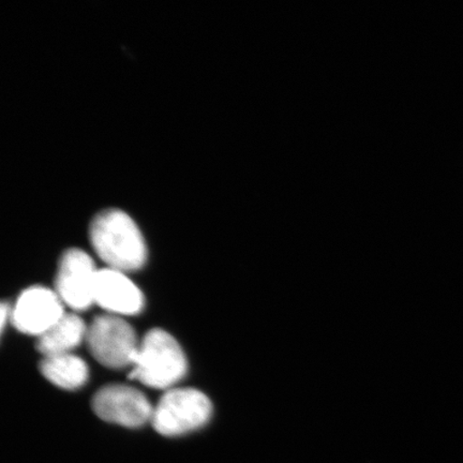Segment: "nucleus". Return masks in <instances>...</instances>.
Returning <instances> with one entry per match:
<instances>
[{"instance_id": "nucleus-8", "label": "nucleus", "mask_w": 463, "mask_h": 463, "mask_svg": "<svg viewBox=\"0 0 463 463\" xmlns=\"http://www.w3.org/2000/svg\"><path fill=\"white\" fill-rule=\"evenodd\" d=\"M95 303L115 316H136L143 310L144 297L123 271L104 269L98 270Z\"/></svg>"}, {"instance_id": "nucleus-1", "label": "nucleus", "mask_w": 463, "mask_h": 463, "mask_svg": "<svg viewBox=\"0 0 463 463\" xmlns=\"http://www.w3.org/2000/svg\"><path fill=\"white\" fill-rule=\"evenodd\" d=\"M90 239L98 257L112 269L136 271L147 258L144 237L133 219L123 211H103L92 219Z\"/></svg>"}, {"instance_id": "nucleus-5", "label": "nucleus", "mask_w": 463, "mask_h": 463, "mask_svg": "<svg viewBox=\"0 0 463 463\" xmlns=\"http://www.w3.org/2000/svg\"><path fill=\"white\" fill-rule=\"evenodd\" d=\"M98 270L94 260L80 249L62 254L56 276V293L73 310L89 309L95 303Z\"/></svg>"}, {"instance_id": "nucleus-10", "label": "nucleus", "mask_w": 463, "mask_h": 463, "mask_svg": "<svg viewBox=\"0 0 463 463\" xmlns=\"http://www.w3.org/2000/svg\"><path fill=\"white\" fill-rule=\"evenodd\" d=\"M40 372L51 383L69 391L80 389L89 379V367L82 358L72 354L44 357Z\"/></svg>"}, {"instance_id": "nucleus-3", "label": "nucleus", "mask_w": 463, "mask_h": 463, "mask_svg": "<svg viewBox=\"0 0 463 463\" xmlns=\"http://www.w3.org/2000/svg\"><path fill=\"white\" fill-rule=\"evenodd\" d=\"M213 414V404L202 392L175 389L165 393L154 409L152 424L165 437L183 436L204 427Z\"/></svg>"}, {"instance_id": "nucleus-4", "label": "nucleus", "mask_w": 463, "mask_h": 463, "mask_svg": "<svg viewBox=\"0 0 463 463\" xmlns=\"http://www.w3.org/2000/svg\"><path fill=\"white\" fill-rule=\"evenodd\" d=\"M86 340L91 355L109 369L133 364L140 345L135 329L115 315L96 317L87 328Z\"/></svg>"}, {"instance_id": "nucleus-7", "label": "nucleus", "mask_w": 463, "mask_h": 463, "mask_svg": "<svg viewBox=\"0 0 463 463\" xmlns=\"http://www.w3.org/2000/svg\"><path fill=\"white\" fill-rule=\"evenodd\" d=\"M65 315L57 293L44 287L25 289L11 311V321L23 334L42 335Z\"/></svg>"}, {"instance_id": "nucleus-11", "label": "nucleus", "mask_w": 463, "mask_h": 463, "mask_svg": "<svg viewBox=\"0 0 463 463\" xmlns=\"http://www.w3.org/2000/svg\"><path fill=\"white\" fill-rule=\"evenodd\" d=\"M0 311H2V331H4L5 321H7L8 317H11L10 307L7 304L3 303L2 309H0Z\"/></svg>"}, {"instance_id": "nucleus-9", "label": "nucleus", "mask_w": 463, "mask_h": 463, "mask_svg": "<svg viewBox=\"0 0 463 463\" xmlns=\"http://www.w3.org/2000/svg\"><path fill=\"white\" fill-rule=\"evenodd\" d=\"M87 328L82 318L65 314L37 340V349L44 357L71 354L86 339Z\"/></svg>"}, {"instance_id": "nucleus-2", "label": "nucleus", "mask_w": 463, "mask_h": 463, "mask_svg": "<svg viewBox=\"0 0 463 463\" xmlns=\"http://www.w3.org/2000/svg\"><path fill=\"white\" fill-rule=\"evenodd\" d=\"M129 378L153 389H167L187 373V360L177 341L169 333L156 328L144 335L133 361Z\"/></svg>"}, {"instance_id": "nucleus-6", "label": "nucleus", "mask_w": 463, "mask_h": 463, "mask_svg": "<svg viewBox=\"0 0 463 463\" xmlns=\"http://www.w3.org/2000/svg\"><path fill=\"white\" fill-rule=\"evenodd\" d=\"M92 409L103 420L124 427H141L152 420L154 409L144 393L133 387H103L92 401Z\"/></svg>"}]
</instances>
